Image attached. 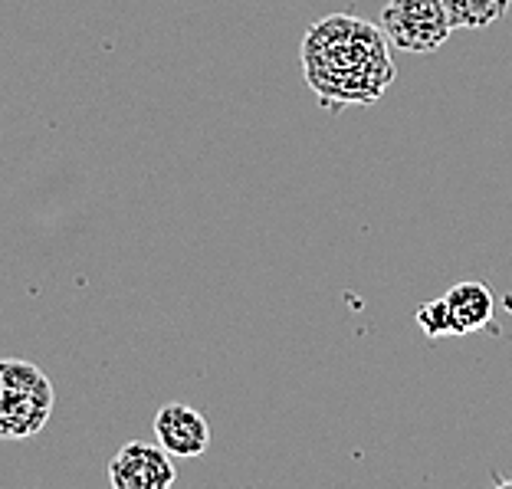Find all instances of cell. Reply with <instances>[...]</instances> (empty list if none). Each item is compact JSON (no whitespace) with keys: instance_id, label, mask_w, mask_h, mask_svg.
<instances>
[{"instance_id":"5","label":"cell","mask_w":512,"mask_h":489,"mask_svg":"<svg viewBox=\"0 0 512 489\" xmlns=\"http://www.w3.org/2000/svg\"><path fill=\"white\" fill-rule=\"evenodd\" d=\"M155 440L171 457H201L211 447V424L204 421L201 411L188 404H161L155 414Z\"/></svg>"},{"instance_id":"8","label":"cell","mask_w":512,"mask_h":489,"mask_svg":"<svg viewBox=\"0 0 512 489\" xmlns=\"http://www.w3.org/2000/svg\"><path fill=\"white\" fill-rule=\"evenodd\" d=\"M417 325L424 329L427 339H440V335H453V322H450V309L444 299L437 302H424L417 309Z\"/></svg>"},{"instance_id":"4","label":"cell","mask_w":512,"mask_h":489,"mask_svg":"<svg viewBox=\"0 0 512 489\" xmlns=\"http://www.w3.org/2000/svg\"><path fill=\"white\" fill-rule=\"evenodd\" d=\"M178 480L171 463V453L155 440L142 444L132 440L109 460V483L112 489H168Z\"/></svg>"},{"instance_id":"7","label":"cell","mask_w":512,"mask_h":489,"mask_svg":"<svg viewBox=\"0 0 512 489\" xmlns=\"http://www.w3.org/2000/svg\"><path fill=\"white\" fill-rule=\"evenodd\" d=\"M512 0H444L453 30H483L506 17Z\"/></svg>"},{"instance_id":"6","label":"cell","mask_w":512,"mask_h":489,"mask_svg":"<svg viewBox=\"0 0 512 489\" xmlns=\"http://www.w3.org/2000/svg\"><path fill=\"white\" fill-rule=\"evenodd\" d=\"M444 302L450 309L453 335L480 332L483 325H490V319H493V293L483 283H476V279L450 286Z\"/></svg>"},{"instance_id":"1","label":"cell","mask_w":512,"mask_h":489,"mask_svg":"<svg viewBox=\"0 0 512 489\" xmlns=\"http://www.w3.org/2000/svg\"><path fill=\"white\" fill-rule=\"evenodd\" d=\"M302 73L325 109L371 106L394 83L391 40L384 30L352 14L312 23L302 37Z\"/></svg>"},{"instance_id":"3","label":"cell","mask_w":512,"mask_h":489,"mask_svg":"<svg viewBox=\"0 0 512 489\" xmlns=\"http://www.w3.org/2000/svg\"><path fill=\"white\" fill-rule=\"evenodd\" d=\"M381 30L404 53H437L453 33L444 0H388Z\"/></svg>"},{"instance_id":"2","label":"cell","mask_w":512,"mask_h":489,"mask_svg":"<svg viewBox=\"0 0 512 489\" xmlns=\"http://www.w3.org/2000/svg\"><path fill=\"white\" fill-rule=\"evenodd\" d=\"M56 407L53 381L23 358H0V440H27Z\"/></svg>"}]
</instances>
